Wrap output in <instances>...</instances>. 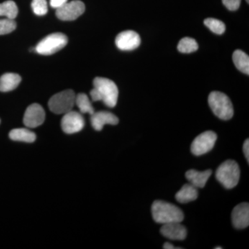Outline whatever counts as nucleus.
<instances>
[{
    "mask_svg": "<svg viewBox=\"0 0 249 249\" xmlns=\"http://www.w3.org/2000/svg\"><path fill=\"white\" fill-rule=\"evenodd\" d=\"M93 83V89L90 92L92 101H102L107 107H115L119 97V89L115 83L108 78L97 77Z\"/></svg>",
    "mask_w": 249,
    "mask_h": 249,
    "instance_id": "f257e3e1",
    "label": "nucleus"
},
{
    "mask_svg": "<svg viewBox=\"0 0 249 249\" xmlns=\"http://www.w3.org/2000/svg\"><path fill=\"white\" fill-rule=\"evenodd\" d=\"M152 215L156 222L161 224L181 222L184 219L183 211L179 208L160 200L155 201L152 204Z\"/></svg>",
    "mask_w": 249,
    "mask_h": 249,
    "instance_id": "f03ea898",
    "label": "nucleus"
},
{
    "mask_svg": "<svg viewBox=\"0 0 249 249\" xmlns=\"http://www.w3.org/2000/svg\"><path fill=\"white\" fill-rule=\"evenodd\" d=\"M209 104L214 115L222 120H229L233 116V106L225 93L213 91L209 96Z\"/></svg>",
    "mask_w": 249,
    "mask_h": 249,
    "instance_id": "7ed1b4c3",
    "label": "nucleus"
},
{
    "mask_svg": "<svg viewBox=\"0 0 249 249\" xmlns=\"http://www.w3.org/2000/svg\"><path fill=\"white\" fill-rule=\"evenodd\" d=\"M240 169L237 162L228 160L219 165L216 171V178L222 186L231 189L237 186L240 181Z\"/></svg>",
    "mask_w": 249,
    "mask_h": 249,
    "instance_id": "20e7f679",
    "label": "nucleus"
},
{
    "mask_svg": "<svg viewBox=\"0 0 249 249\" xmlns=\"http://www.w3.org/2000/svg\"><path fill=\"white\" fill-rule=\"evenodd\" d=\"M76 94L71 89L65 90L53 95L49 101V108L56 114H65L73 109Z\"/></svg>",
    "mask_w": 249,
    "mask_h": 249,
    "instance_id": "39448f33",
    "label": "nucleus"
},
{
    "mask_svg": "<svg viewBox=\"0 0 249 249\" xmlns=\"http://www.w3.org/2000/svg\"><path fill=\"white\" fill-rule=\"evenodd\" d=\"M67 42L68 38L65 34L61 33L50 34L37 44L35 52L41 55H52L64 48Z\"/></svg>",
    "mask_w": 249,
    "mask_h": 249,
    "instance_id": "423d86ee",
    "label": "nucleus"
},
{
    "mask_svg": "<svg viewBox=\"0 0 249 249\" xmlns=\"http://www.w3.org/2000/svg\"><path fill=\"white\" fill-rule=\"evenodd\" d=\"M217 139V134L213 131H206L199 134L192 142V153L196 156H201L208 153L213 148Z\"/></svg>",
    "mask_w": 249,
    "mask_h": 249,
    "instance_id": "0eeeda50",
    "label": "nucleus"
},
{
    "mask_svg": "<svg viewBox=\"0 0 249 249\" xmlns=\"http://www.w3.org/2000/svg\"><path fill=\"white\" fill-rule=\"evenodd\" d=\"M85 11V6L83 1L80 0L67 2L61 7L56 9L57 17L63 21L75 20L79 18Z\"/></svg>",
    "mask_w": 249,
    "mask_h": 249,
    "instance_id": "6e6552de",
    "label": "nucleus"
},
{
    "mask_svg": "<svg viewBox=\"0 0 249 249\" xmlns=\"http://www.w3.org/2000/svg\"><path fill=\"white\" fill-rule=\"evenodd\" d=\"M61 127L66 134L77 133L85 127L84 118L78 111H69L62 117Z\"/></svg>",
    "mask_w": 249,
    "mask_h": 249,
    "instance_id": "1a4fd4ad",
    "label": "nucleus"
},
{
    "mask_svg": "<svg viewBox=\"0 0 249 249\" xmlns=\"http://www.w3.org/2000/svg\"><path fill=\"white\" fill-rule=\"evenodd\" d=\"M45 120V112L40 105L34 103L27 107L23 122L26 127L35 128L43 124Z\"/></svg>",
    "mask_w": 249,
    "mask_h": 249,
    "instance_id": "9d476101",
    "label": "nucleus"
},
{
    "mask_svg": "<svg viewBox=\"0 0 249 249\" xmlns=\"http://www.w3.org/2000/svg\"><path fill=\"white\" fill-rule=\"evenodd\" d=\"M115 43L120 50L132 51L140 45L141 37L135 31H125L116 36Z\"/></svg>",
    "mask_w": 249,
    "mask_h": 249,
    "instance_id": "9b49d317",
    "label": "nucleus"
},
{
    "mask_svg": "<svg viewBox=\"0 0 249 249\" xmlns=\"http://www.w3.org/2000/svg\"><path fill=\"white\" fill-rule=\"evenodd\" d=\"M232 222L234 227L244 229L249 225V204L244 202L236 206L232 210Z\"/></svg>",
    "mask_w": 249,
    "mask_h": 249,
    "instance_id": "f8f14e48",
    "label": "nucleus"
},
{
    "mask_svg": "<svg viewBox=\"0 0 249 249\" xmlns=\"http://www.w3.org/2000/svg\"><path fill=\"white\" fill-rule=\"evenodd\" d=\"M160 233L171 240H184L186 238L187 231L181 222H173L163 224L160 228Z\"/></svg>",
    "mask_w": 249,
    "mask_h": 249,
    "instance_id": "ddd939ff",
    "label": "nucleus"
},
{
    "mask_svg": "<svg viewBox=\"0 0 249 249\" xmlns=\"http://www.w3.org/2000/svg\"><path fill=\"white\" fill-rule=\"evenodd\" d=\"M119 122L117 116L109 111H98L91 115V125L96 131L102 130L105 124L115 125Z\"/></svg>",
    "mask_w": 249,
    "mask_h": 249,
    "instance_id": "4468645a",
    "label": "nucleus"
},
{
    "mask_svg": "<svg viewBox=\"0 0 249 249\" xmlns=\"http://www.w3.org/2000/svg\"><path fill=\"white\" fill-rule=\"evenodd\" d=\"M212 175V170H207L203 172L190 170L186 173V178L190 183L197 188H204L210 177Z\"/></svg>",
    "mask_w": 249,
    "mask_h": 249,
    "instance_id": "2eb2a0df",
    "label": "nucleus"
},
{
    "mask_svg": "<svg viewBox=\"0 0 249 249\" xmlns=\"http://www.w3.org/2000/svg\"><path fill=\"white\" fill-rule=\"evenodd\" d=\"M22 78L19 75L14 73H4L0 77V91L8 92L18 88Z\"/></svg>",
    "mask_w": 249,
    "mask_h": 249,
    "instance_id": "dca6fc26",
    "label": "nucleus"
},
{
    "mask_svg": "<svg viewBox=\"0 0 249 249\" xmlns=\"http://www.w3.org/2000/svg\"><path fill=\"white\" fill-rule=\"evenodd\" d=\"M197 196V188L192 185L191 183L183 185L181 189L175 195L177 201L181 204H186V203L196 200Z\"/></svg>",
    "mask_w": 249,
    "mask_h": 249,
    "instance_id": "f3484780",
    "label": "nucleus"
},
{
    "mask_svg": "<svg viewBox=\"0 0 249 249\" xmlns=\"http://www.w3.org/2000/svg\"><path fill=\"white\" fill-rule=\"evenodd\" d=\"M9 138L16 142H35L36 135L32 131L26 128L12 129L9 133Z\"/></svg>",
    "mask_w": 249,
    "mask_h": 249,
    "instance_id": "a211bd4d",
    "label": "nucleus"
},
{
    "mask_svg": "<svg viewBox=\"0 0 249 249\" xmlns=\"http://www.w3.org/2000/svg\"><path fill=\"white\" fill-rule=\"evenodd\" d=\"M232 60L237 70L249 74V58L247 53L241 50H236L232 55Z\"/></svg>",
    "mask_w": 249,
    "mask_h": 249,
    "instance_id": "6ab92c4d",
    "label": "nucleus"
},
{
    "mask_svg": "<svg viewBox=\"0 0 249 249\" xmlns=\"http://www.w3.org/2000/svg\"><path fill=\"white\" fill-rule=\"evenodd\" d=\"M75 104H76V106L79 108L80 112L83 114H89L90 115H91L95 112L89 98L85 93H79L76 96Z\"/></svg>",
    "mask_w": 249,
    "mask_h": 249,
    "instance_id": "aec40b11",
    "label": "nucleus"
},
{
    "mask_svg": "<svg viewBox=\"0 0 249 249\" xmlns=\"http://www.w3.org/2000/svg\"><path fill=\"white\" fill-rule=\"evenodd\" d=\"M18 14V6L14 1L9 0L0 4V16H6L9 19H14Z\"/></svg>",
    "mask_w": 249,
    "mask_h": 249,
    "instance_id": "412c9836",
    "label": "nucleus"
},
{
    "mask_svg": "<svg viewBox=\"0 0 249 249\" xmlns=\"http://www.w3.org/2000/svg\"><path fill=\"white\" fill-rule=\"evenodd\" d=\"M198 44L196 40L191 37H184L178 42V52L183 53H190L196 52L198 49Z\"/></svg>",
    "mask_w": 249,
    "mask_h": 249,
    "instance_id": "4be33fe9",
    "label": "nucleus"
},
{
    "mask_svg": "<svg viewBox=\"0 0 249 249\" xmlns=\"http://www.w3.org/2000/svg\"><path fill=\"white\" fill-rule=\"evenodd\" d=\"M204 24L209 28L210 30L218 35H222L225 32V24L219 19H214V18H207L204 20Z\"/></svg>",
    "mask_w": 249,
    "mask_h": 249,
    "instance_id": "5701e85b",
    "label": "nucleus"
},
{
    "mask_svg": "<svg viewBox=\"0 0 249 249\" xmlns=\"http://www.w3.org/2000/svg\"><path fill=\"white\" fill-rule=\"evenodd\" d=\"M31 8L34 14L37 16H45L48 11L47 0H33L31 2Z\"/></svg>",
    "mask_w": 249,
    "mask_h": 249,
    "instance_id": "b1692460",
    "label": "nucleus"
},
{
    "mask_svg": "<svg viewBox=\"0 0 249 249\" xmlns=\"http://www.w3.org/2000/svg\"><path fill=\"white\" fill-rule=\"evenodd\" d=\"M16 21L14 19H0V36L6 35L14 31L16 29Z\"/></svg>",
    "mask_w": 249,
    "mask_h": 249,
    "instance_id": "393cba45",
    "label": "nucleus"
},
{
    "mask_svg": "<svg viewBox=\"0 0 249 249\" xmlns=\"http://www.w3.org/2000/svg\"><path fill=\"white\" fill-rule=\"evenodd\" d=\"M242 0H222L223 4L230 11H236L240 8Z\"/></svg>",
    "mask_w": 249,
    "mask_h": 249,
    "instance_id": "a878e982",
    "label": "nucleus"
},
{
    "mask_svg": "<svg viewBox=\"0 0 249 249\" xmlns=\"http://www.w3.org/2000/svg\"><path fill=\"white\" fill-rule=\"evenodd\" d=\"M67 1L68 0H50V5L54 9H58L66 4Z\"/></svg>",
    "mask_w": 249,
    "mask_h": 249,
    "instance_id": "bb28decb",
    "label": "nucleus"
},
{
    "mask_svg": "<svg viewBox=\"0 0 249 249\" xmlns=\"http://www.w3.org/2000/svg\"><path fill=\"white\" fill-rule=\"evenodd\" d=\"M243 151L245 153L246 160L249 163V140L248 139L245 141L243 145Z\"/></svg>",
    "mask_w": 249,
    "mask_h": 249,
    "instance_id": "cd10ccee",
    "label": "nucleus"
},
{
    "mask_svg": "<svg viewBox=\"0 0 249 249\" xmlns=\"http://www.w3.org/2000/svg\"><path fill=\"white\" fill-rule=\"evenodd\" d=\"M163 249H180V248H176V247H174V245H172L170 242H165L164 245L163 246Z\"/></svg>",
    "mask_w": 249,
    "mask_h": 249,
    "instance_id": "c85d7f7f",
    "label": "nucleus"
},
{
    "mask_svg": "<svg viewBox=\"0 0 249 249\" xmlns=\"http://www.w3.org/2000/svg\"><path fill=\"white\" fill-rule=\"evenodd\" d=\"M222 249V247H216V248H214V249Z\"/></svg>",
    "mask_w": 249,
    "mask_h": 249,
    "instance_id": "c756f323",
    "label": "nucleus"
},
{
    "mask_svg": "<svg viewBox=\"0 0 249 249\" xmlns=\"http://www.w3.org/2000/svg\"><path fill=\"white\" fill-rule=\"evenodd\" d=\"M246 1H247V3H248V4H249V0H246Z\"/></svg>",
    "mask_w": 249,
    "mask_h": 249,
    "instance_id": "7c9ffc66",
    "label": "nucleus"
}]
</instances>
